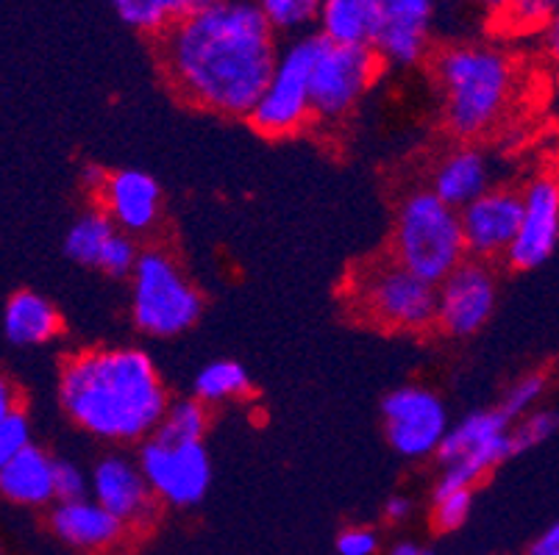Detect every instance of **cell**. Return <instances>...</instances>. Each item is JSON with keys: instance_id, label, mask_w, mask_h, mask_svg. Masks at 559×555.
<instances>
[{"instance_id": "83f0119b", "label": "cell", "mask_w": 559, "mask_h": 555, "mask_svg": "<svg viewBox=\"0 0 559 555\" xmlns=\"http://www.w3.org/2000/svg\"><path fill=\"white\" fill-rule=\"evenodd\" d=\"M276 31H304L318 23L323 0H253Z\"/></svg>"}, {"instance_id": "5bb4252c", "label": "cell", "mask_w": 559, "mask_h": 555, "mask_svg": "<svg viewBox=\"0 0 559 555\" xmlns=\"http://www.w3.org/2000/svg\"><path fill=\"white\" fill-rule=\"evenodd\" d=\"M460 217L467 256L479 258V262L507 256L521 231L523 192L498 186L462 208Z\"/></svg>"}, {"instance_id": "8fae6325", "label": "cell", "mask_w": 559, "mask_h": 555, "mask_svg": "<svg viewBox=\"0 0 559 555\" xmlns=\"http://www.w3.org/2000/svg\"><path fill=\"white\" fill-rule=\"evenodd\" d=\"M384 434L404 458L437 456L451 431L449 409L426 386H401L381 403Z\"/></svg>"}, {"instance_id": "7a4b0ae2", "label": "cell", "mask_w": 559, "mask_h": 555, "mask_svg": "<svg viewBox=\"0 0 559 555\" xmlns=\"http://www.w3.org/2000/svg\"><path fill=\"white\" fill-rule=\"evenodd\" d=\"M59 403L86 434L106 442H142L159 431L170 397L148 353L90 348L64 359Z\"/></svg>"}, {"instance_id": "5b68a950", "label": "cell", "mask_w": 559, "mask_h": 555, "mask_svg": "<svg viewBox=\"0 0 559 555\" xmlns=\"http://www.w3.org/2000/svg\"><path fill=\"white\" fill-rule=\"evenodd\" d=\"M348 303L362 323L393 334H420L437 325V287L393 256L376 258L354 273Z\"/></svg>"}, {"instance_id": "d4e9b609", "label": "cell", "mask_w": 559, "mask_h": 555, "mask_svg": "<svg viewBox=\"0 0 559 555\" xmlns=\"http://www.w3.org/2000/svg\"><path fill=\"white\" fill-rule=\"evenodd\" d=\"M117 17L131 28L159 37L176 20L192 12L190 0H109Z\"/></svg>"}, {"instance_id": "74e56055", "label": "cell", "mask_w": 559, "mask_h": 555, "mask_svg": "<svg viewBox=\"0 0 559 555\" xmlns=\"http://www.w3.org/2000/svg\"><path fill=\"white\" fill-rule=\"evenodd\" d=\"M543 37H546V50L554 61L559 64V14L551 20L546 31H543Z\"/></svg>"}, {"instance_id": "4316f807", "label": "cell", "mask_w": 559, "mask_h": 555, "mask_svg": "<svg viewBox=\"0 0 559 555\" xmlns=\"http://www.w3.org/2000/svg\"><path fill=\"white\" fill-rule=\"evenodd\" d=\"M210 427V409L198 397L173 400L154 436L167 442H203Z\"/></svg>"}, {"instance_id": "cb8c5ba5", "label": "cell", "mask_w": 559, "mask_h": 555, "mask_svg": "<svg viewBox=\"0 0 559 555\" xmlns=\"http://www.w3.org/2000/svg\"><path fill=\"white\" fill-rule=\"evenodd\" d=\"M192 391L201 403L217 406L228 400H240L251 391V375L240 361L217 359L203 366L192 381Z\"/></svg>"}, {"instance_id": "836d02e7", "label": "cell", "mask_w": 559, "mask_h": 555, "mask_svg": "<svg viewBox=\"0 0 559 555\" xmlns=\"http://www.w3.org/2000/svg\"><path fill=\"white\" fill-rule=\"evenodd\" d=\"M90 492H93V483H90V478L73 461H56V500H84Z\"/></svg>"}, {"instance_id": "44dd1931", "label": "cell", "mask_w": 559, "mask_h": 555, "mask_svg": "<svg viewBox=\"0 0 559 555\" xmlns=\"http://www.w3.org/2000/svg\"><path fill=\"white\" fill-rule=\"evenodd\" d=\"M3 334L17 348H39L62 334V317L45 294L20 289L3 309Z\"/></svg>"}, {"instance_id": "f35d334b", "label": "cell", "mask_w": 559, "mask_h": 555, "mask_svg": "<svg viewBox=\"0 0 559 555\" xmlns=\"http://www.w3.org/2000/svg\"><path fill=\"white\" fill-rule=\"evenodd\" d=\"M17 406H20L17 389H14V386L9 384V381H3V384H0V411L17 409Z\"/></svg>"}, {"instance_id": "f1b7e54d", "label": "cell", "mask_w": 559, "mask_h": 555, "mask_svg": "<svg viewBox=\"0 0 559 555\" xmlns=\"http://www.w3.org/2000/svg\"><path fill=\"white\" fill-rule=\"evenodd\" d=\"M474 508V488H440L435 486V500H431V519L437 531H456L467 522Z\"/></svg>"}, {"instance_id": "ab89813d", "label": "cell", "mask_w": 559, "mask_h": 555, "mask_svg": "<svg viewBox=\"0 0 559 555\" xmlns=\"http://www.w3.org/2000/svg\"><path fill=\"white\" fill-rule=\"evenodd\" d=\"M390 555H435L431 553L426 544H418V542H399L393 544V550H390Z\"/></svg>"}, {"instance_id": "6da1fadb", "label": "cell", "mask_w": 559, "mask_h": 555, "mask_svg": "<svg viewBox=\"0 0 559 555\" xmlns=\"http://www.w3.org/2000/svg\"><path fill=\"white\" fill-rule=\"evenodd\" d=\"M282 56L276 28L253 0H217L156 37V59L181 104L251 117Z\"/></svg>"}, {"instance_id": "ba28073f", "label": "cell", "mask_w": 559, "mask_h": 555, "mask_svg": "<svg viewBox=\"0 0 559 555\" xmlns=\"http://www.w3.org/2000/svg\"><path fill=\"white\" fill-rule=\"evenodd\" d=\"M515 456L512 450V422L501 409L474 411L451 425L437 458L443 461L440 488H474L498 464Z\"/></svg>"}, {"instance_id": "4dcf8cb0", "label": "cell", "mask_w": 559, "mask_h": 555, "mask_svg": "<svg viewBox=\"0 0 559 555\" xmlns=\"http://www.w3.org/2000/svg\"><path fill=\"white\" fill-rule=\"evenodd\" d=\"M543 389H546V378H543V375H537V373L523 375L521 381H515V384L507 389L504 400H501V406H498V409L510 417V422L523 420L526 414H532V409H535L537 400H540Z\"/></svg>"}, {"instance_id": "7c38bea8", "label": "cell", "mask_w": 559, "mask_h": 555, "mask_svg": "<svg viewBox=\"0 0 559 555\" xmlns=\"http://www.w3.org/2000/svg\"><path fill=\"white\" fill-rule=\"evenodd\" d=\"M496 275L479 258H467L437 287V328L449 336H471L496 309Z\"/></svg>"}, {"instance_id": "52a82bcc", "label": "cell", "mask_w": 559, "mask_h": 555, "mask_svg": "<svg viewBox=\"0 0 559 555\" xmlns=\"http://www.w3.org/2000/svg\"><path fill=\"white\" fill-rule=\"evenodd\" d=\"M318 34L289 43L276 61L271 84L264 86L248 122L267 140H284L312 122V64Z\"/></svg>"}, {"instance_id": "4fadbf2b", "label": "cell", "mask_w": 559, "mask_h": 555, "mask_svg": "<svg viewBox=\"0 0 559 555\" xmlns=\"http://www.w3.org/2000/svg\"><path fill=\"white\" fill-rule=\"evenodd\" d=\"M435 0H379L373 50L384 64L418 68L431 45Z\"/></svg>"}, {"instance_id": "1f68e13d", "label": "cell", "mask_w": 559, "mask_h": 555, "mask_svg": "<svg viewBox=\"0 0 559 555\" xmlns=\"http://www.w3.org/2000/svg\"><path fill=\"white\" fill-rule=\"evenodd\" d=\"M25 447H32V422L25 417L23 406L0 411V461L17 456Z\"/></svg>"}, {"instance_id": "e0dca14e", "label": "cell", "mask_w": 559, "mask_h": 555, "mask_svg": "<svg viewBox=\"0 0 559 555\" xmlns=\"http://www.w3.org/2000/svg\"><path fill=\"white\" fill-rule=\"evenodd\" d=\"M95 197L123 233L151 231L162 214L159 181L142 170L109 172Z\"/></svg>"}, {"instance_id": "e575fe53", "label": "cell", "mask_w": 559, "mask_h": 555, "mask_svg": "<svg viewBox=\"0 0 559 555\" xmlns=\"http://www.w3.org/2000/svg\"><path fill=\"white\" fill-rule=\"evenodd\" d=\"M379 550V536L370 528H345L337 536L340 555H376Z\"/></svg>"}, {"instance_id": "d6986e66", "label": "cell", "mask_w": 559, "mask_h": 555, "mask_svg": "<svg viewBox=\"0 0 559 555\" xmlns=\"http://www.w3.org/2000/svg\"><path fill=\"white\" fill-rule=\"evenodd\" d=\"M0 492L17 506H48L56 500V458L32 445L0 461Z\"/></svg>"}, {"instance_id": "60d3db41", "label": "cell", "mask_w": 559, "mask_h": 555, "mask_svg": "<svg viewBox=\"0 0 559 555\" xmlns=\"http://www.w3.org/2000/svg\"><path fill=\"white\" fill-rule=\"evenodd\" d=\"M479 3H481V7H485V9H490V12H498V9L504 7L507 0H479Z\"/></svg>"}, {"instance_id": "ffe728a7", "label": "cell", "mask_w": 559, "mask_h": 555, "mask_svg": "<svg viewBox=\"0 0 559 555\" xmlns=\"http://www.w3.org/2000/svg\"><path fill=\"white\" fill-rule=\"evenodd\" d=\"M431 192L451 208L462 212L490 192V161L476 147H456L437 165Z\"/></svg>"}, {"instance_id": "3957f363", "label": "cell", "mask_w": 559, "mask_h": 555, "mask_svg": "<svg viewBox=\"0 0 559 555\" xmlns=\"http://www.w3.org/2000/svg\"><path fill=\"white\" fill-rule=\"evenodd\" d=\"M435 73L443 92L445 129L456 140H476L504 117L515 86V70L504 50L451 45L437 56Z\"/></svg>"}, {"instance_id": "f546056e", "label": "cell", "mask_w": 559, "mask_h": 555, "mask_svg": "<svg viewBox=\"0 0 559 555\" xmlns=\"http://www.w3.org/2000/svg\"><path fill=\"white\" fill-rule=\"evenodd\" d=\"M559 427V414L557 411H532L523 420H518L512 425V450L523 453L532 450V447L543 445L546 439H551Z\"/></svg>"}, {"instance_id": "30bf717a", "label": "cell", "mask_w": 559, "mask_h": 555, "mask_svg": "<svg viewBox=\"0 0 559 555\" xmlns=\"http://www.w3.org/2000/svg\"><path fill=\"white\" fill-rule=\"evenodd\" d=\"M154 495L173 508H192L206 497L212 461L203 442H167L159 436L142 442L140 461Z\"/></svg>"}, {"instance_id": "8d00e7d4", "label": "cell", "mask_w": 559, "mask_h": 555, "mask_svg": "<svg viewBox=\"0 0 559 555\" xmlns=\"http://www.w3.org/2000/svg\"><path fill=\"white\" fill-rule=\"evenodd\" d=\"M412 514V500L404 495H393L388 503H384V517L390 519V522H404V519H409Z\"/></svg>"}, {"instance_id": "b9f144b4", "label": "cell", "mask_w": 559, "mask_h": 555, "mask_svg": "<svg viewBox=\"0 0 559 555\" xmlns=\"http://www.w3.org/2000/svg\"><path fill=\"white\" fill-rule=\"evenodd\" d=\"M190 3H192V12H195V9L210 7V3H217V0H190Z\"/></svg>"}, {"instance_id": "d590c367", "label": "cell", "mask_w": 559, "mask_h": 555, "mask_svg": "<svg viewBox=\"0 0 559 555\" xmlns=\"http://www.w3.org/2000/svg\"><path fill=\"white\" fill-rule=\"evenodd\" d=\"M526 555H559V519L554 526H548L535 542L528 544Z\"/></svg>"}, {"instance_id": "7402d4cb", "label": "cell", "mask_w": 559, "mask_h": 555, "mask_svg": "<svg viewBox=\"0 0 559 555\" xmlns=\"http://www.w3.org/2000/svg\"><path fill=\"white\" fill-rule=\"evenodd\" d=\"M320 37L337 45L373 48L379 0H323L318 14Z\"/></svg>"}, {"instance_id": "484cf974", "label": "cell", "mask_w": 559, "mask_h": 555, "mask_svg": "<svg viewBox=\"0 0 559 555\" xmlns=\"http://www.w3.org/2000/svg\"><path fill=\"white\" fill-rule=\"evenodd\" d=\"M559 14V0H507L496 12L498 28L504 34H543Z\"/></svg>"}, {"instance_id": "603a6c76", "label": "cell", "mask_w": 559, "mask_h": 555, "mask_svg": "<svg viewBox=\"0 0 559 555\" xmlns=\"http://www.w3.org/2000/svg\"><path fill=\"white\" fill-rule=\"evenodd\" d=\"M117 231H120V228L111 222V217L104 208H93V212L81 214L79 220L73 222V228H70L68 237H64V253H68L75 264L98 267L106 244L111 242V237H115Z\"/></svg>"}, {"instance_id": "277c9868", "label": "cell", "mask_w": 559, "mask_h": 555, "mask_svg": "<svg viewBox=\"0 0 559 555\" xmlns=\"http://www.w3.org/2000/svg\"><path fill=\"white\" fill-rule=\"evenodd\" d=\"M393 258L426 283L440 287L460 264L467 262L460 212L431 190L412 192L395 214Z\"/></svg>"}, {"instance_id": "8992f818", "label": "cell", "mask_w": 559, "mask_h": 555, "mask_svg": "<svg viewBox=\"0 0 559 555\" xmlns=\"http://www.w3.org/2000/svg\"><path fill=\"white\" fill-rule=\"evenodd\" d=\"M203 298L165 251H142L131 275V317L148 336L170 339L201 319Z\"/></svg>"}, {"instance_id": "d6a6232c", "label": "cell", "mask_w": 559, "mask_h": 555, "mask_svg": "<svg viewBox=\"0 0 559 555\" xmlns=\"http://www.w3.org/2000/svg\"><path fill=\"white\" fill-rule=\"evenodd\" d=\"M142 253L136 251L134 239L129 237V233L117 231L115 237H111V242L106 244L104 256H100V264L98 269L100 273L111 275V278H126V275H134L136 269V262H140Z\"/></svg>"}, {"instance_id": "ac0fdd59", "label": "cell", "mask_w": 559, "mask_h": 555, "mask_svg": "<svg viewBox=\"0 0 559 555\" xmlns=\"http://www.w3.org/2000/svg\"><path fill=\"white\" fill-rule=\"evenodd\" d=\"M50 531L81 553H106L129 536L131 528L106 511L95 497L56 503L50 511Z\"/></svg>"}, {"instance_id": "9c48e42d", "label": "cell", "mask_w": 559, "mask_h": 555, "mask_svg": "<svg viewBox=\"0 0 559 555\" xmlns=\"http://www.w3.org/2000/svg\"><path fill=\"white\" fill-rule=\"evenodd\" d=\"M381 64L384 61L373 48L329 43L318 34L312 64V122H343L373 86Z\"/></svg>"}, {"instance_id": "9a60e30c", "label": "cell", "mask_w": 559, "mask_h": 555, "mask_svg": "<svg viewBox=\"0 0 559 555\" xmlns=\"http://www.w3.org/2000/svg\"><path fill=\"white\" fill-rule=\"evenodd\" d=\"M93 497L115 514L120 522L129 528H151L156 519V503L148 478L140 464L123 456H106L95 464L93 478Z\"/></svg>"}, {"instance_id": "2e32d148", "label": "cell", "mask_w": 559, "mask_h": 555, "mask_svg": "<svg viewBox=\"0 0 559 555\" xmlns=\"http://www.w3.org/2000/svg\"><path fill=\"white\" fill-rule=\"evenodd\" d=\"M559 242V178L540 176L523 190V220L507 262L515 269H535L551 258Z\"/></svg>"}]
</instances>
